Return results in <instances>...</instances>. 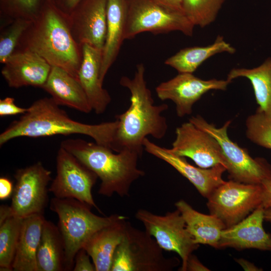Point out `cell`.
I'll return each instance as SVG.
<instances>
[{"mask_svg": "<svg viewBox=\"0 0 271 271\" xmlns=\"http://www.w3.org/2000/svg\"><path fill=\"white\" fill-rule=\"evenodd\" d=\"M12 216L9 206L1 205L0 206V223L8 218Z\"/></svg>", "mask_w": 271, "mask_h": 271, "instance_id": "obj_41", "label": "cell"}, {"mask_svg": "<svg viewBox=\"0 0 271 271\" xmlns=\"http://www.w3.org/2000/svg\"><path fill=\"white\" fill-rule=\"evenodd\" d=\"M118 124L117 119L98 124L74 120L51 97H44L34 101L25 113L1 133L0 146L19 137L78 134L88 136L112 150Z\"/></svg>", "mask_w": 271, "mask_h": 271, "instance_id": "obj_2", "label": "cell"}, {"mask_svg": "<svg viewBox=\"0 0 271 271\" xmlns=\"http://www.w3.org/2000/svg\"><path fill=\"white\" fill-rule=\"evenodd\" d=\"M143 146L147 152L166 162L187 178L205 198H208L225 182L222 176L226 169L222 164L207 169L195 167L189 164L185 157L174 154L170 149L159 146L147 138L143 141Z\"/></svg>", "mask_w": 271, "mask_h": 271, "instance_id": "obj_16", "label": "cell"}, {"mask_svg": "<svg viewBox=\"0 0 271 271\" xmlns=\"http://www.w3.org/2000/svg\"><path fill=\"white\" fill-rule=\"evenodd\" d=\"M107 0H81L69 15L72 35L82 46L102 50L106 35Z\"/></svg>", "mask_w": 271, "mask_h": 271, "instance_id": "obj_15", "label": "cell"}, {"mask_svg": "<svg viewBox=\"0 0 271 271\" xmlns=\"http://www.w3.org/2000/svg\"><path fill=\"white\" fill-rule=\"evenodd\" d=\"M262 199L261 205L264 208H271V179L264 180L261 183Z\"/></svg>", "mask_w": 271, "mask_h": 271, "instance_id": "obj_36", "label": "cell"}, {"mask_svg": "<svg viewBox=\"0 0 271 271\" xmlns=\"http://www.w3.org/2000/svg\"><path fill=\"white\" fill-rule=\"evenodd\" d=\"M124 39L149 32L155 35L179 31L192 36L194 26L183 13L168 10L153 0H127Z\"/></svg>", "mask_w": 271, "mask_h": 271, "instance_id": "obj_8", "label": "cell"}, {"mask_svg": "<svg viewBox=\"0 0 271 271\" xmlns=\"http://www.w3.org/2000/svg\"><path fill=\"white\" fill-rule=\"evenodd\" d=\"M207 271L209 269L204 266L197 258L196 256L191 254L187 262L186 271Z\"/></svg>", "mask_w": 271, "mask_h": 271, "instance_id": "obj_39", "label": "cell"}, {"mask_svg": "<svg viewBox=\"0 0 271 271\" xmlns=\"http://www.w3.org/2000/svg\"><path fill=\"white\" fill-rule=\"evenodd\" d=\"M97 178L94 172L60 147L56 157V175L49 191L55 197L75 199L100 212L92 194V187Z\"/></svg>", "mask_w": 271, "mask_h": 271, "instance_id": "obj_12", "label": "cell"}, {"mask_svg": "<svg viewBox=\"0 0 271 271\" xmlns=\"http://www.w3.org/2000/svg\"><path fill=\"white\" fill-rule=\"evenodd\" d=\"M231 81L228 79L203 80L193 73H179L174 78L160 83L156 88L161 100H172L176 105L179 117L189 115L195 102L211 90H225Z\"/></svg>", "mask_w": 271, "mask_h": 271, "instance_id": "obj_13", "label": "cell"}, {"mask_svg": "<svg viewBox=\"0 0 271 271\" xmlns=\"http://www.w3.org/2000/svg\"><path fill=\"white\" fill-rule=\"evenodd\" d=\"M31 21L19 19L1 27L0 63L4 64L14 53Z\"/></svg>", "mask_w": 271, "mask_h": 271, "instance_id": "obj_31", "label": "cell"}, {"mask_svg": "<svg viewBox=\"0 0 271 271\" xmlns=\"http://www.w3.org/2000/svg\"><path fill=\"white\" fill-rule=\"evenodd\" d=\"M60 147L96 174L101 181L98 193L104 196H128L131 184L145 174L138 167L141 156L134 152L125 150L114 154L108 147L81 139L65 140Z\"/></svg>", "mask_w": 271, "mask_h": 271, "instance_id": "obj_4", "label": "cell"}, {"mask_svg": "<svg viewBox=\"0 0 271 271\" xmlns=\"http://www.w3.org/2000/svg\"><path fill=\"white\" fill-rule=\"evenodd\" d=\"M14 187L11 180L7 177L0 178V199L5 200L12 197Z\"/></svg>", "mask_w": 271, "mask_h": 271, "instance_id": "obj_35", "label": "cell"}, {"mask_svg": "<svg viewBox=\"0 0 271 271\" xmlns=\"http://www.w3.org/2000/svg\"><path fill=\"white\" fill-rule=\"evenodd\" d=\"M42 88L59 105L67 106L85 113L93 110L78 79L61 68L52 66Z\"/></svg>", "mask_w": 271, "mask_h": 271, "instance_id": "obj_21", "label": "cell"}, {"mask_svg": "<svg viewBox=\"0 0 271 271\" xmlns=\"http://www.w3.org/2000/svg\"><path fill=\"white\" fill-rule=\"evenodd\" d=\"M145 73L144 65L140 63L132 78L122 76L120 79L119 84L130 93V103L125 111L115 116L118 124L112 150L116 153L126 150L141 157L144 150L143 141L147 136L160 140L167 131V120L162 113L168 109V105L154 104Z\"/></svg>", "mask_w": 271, "mask_h": 271, "instance_id": "obj_1", "label": "cell"}, {"mask_svg": "<svg viewBox=\"0 0 271 271\" xmlns=\"http://www.w3.org/2000/svg\"><path fill=\"white\" fill-rule=\"evenodd\" d=\"M236 49L223 37L217 36L214 42L204 46H193L181 49L168 58L165 64L176 69L179 73H193L206 60L221 53L233 54Z\"/></svg>", "mask_w": 271, "mask_h": 271, "instance_id": "obj_25", "label": "cell"}, {"mask_svg": "<svg viewBox=\"0 0 271 271\" xmlns=\"http://www.w3.org/2000/svg\"><path fill=\"white\" fill-rule=\"evenodd\" d=\"M90 256L82 248L77 252L74 259V271H96L93 263L90 259Z\"/></svg>", "mask_w": 271, "mask_h": 271, "instance_id": "obj_34", "label": "cell"}, {"mask_svg": "<svg viewBox=\"0 0 271 271\" xmlns=\"http://www.w3.org/2000/svg\"><path fill=\"white\" fill-rule=\"evenodd\" d=\"M15 100V98L11 97H7L0 100L1 116L23 114L27 111L28 108L17 106Z\"/></svg>", "mask_w": 271, "mask_h": 271, "instance_id": "obj_33", "label": "cell"}, {"mask_svg": "<svg viewBox=\"0 0 271 271\" xmlns=\"http://www.w3.org/2000/svg\"><path fill=\"white\" fill-rule=\"evenodd\" d=\"M24 51L37 54L52 66L61 68L77 79L82 58V46L72 35L69 15L53 0L31 22L15 52Z\"/></svg>", "mask_w": 271, "mask_h": 271, "instance_id": "obj_3", "label": "cell"}, {"mask_svg": "<svg viewBox=\"0 0 271 271\" xmlns=\"http://www.w3.org/2000/svg\"><path fill=\"white\" fill-rule=\"evenodd\" d=\"M264 219L267 221L271 222V208L264 209Z\"/></svg>", "mask_w": 271, "mask_h": 271, "instance_id": "obj_42", "label": "cell"}, {"mask_svg": "<svg viewBox=\"0 0 271 271\" xmlns=\"http://www.w3.org/2000/svg\"><path fill=\"white\" fill-rule=\"evenodd\" d=\"M189 121L218 142L225 167L232 180L245 184H261L264 180L271 179V166L265 159L252 158L245 149L229 139L227 131L231 120H227L219 128L207 122L200 115L192 116Z\"/></svg>", "mask_w": 271, "mask_h": 271, "instance_id": "obj_7", "label": "cell"}, {"mask_svg": "<svg viewBox=\"0 0 271 271\" xmlns=\"http://www.w3.org/2000/svg\"><path fill=\"white\" fill-rule=\"evenodd\" d=\"M264 208L261 204L237 224L223 229L218 249H257L271 251V235L263 229Z\"/></svg>", "mask_w": 271, "mask_h": 271, "instance_id": "obj_17", "label": "cell"}, {"mask_svg": "<svg viewBox=\"0 0 271 271\" xmlns=\"http://www.w3.org/2000/svg\"><path fill=\"white\" fill-rule=\"evenodd\" d=\"M50 0H0L2 27L19 19L35 20Z\"/></svg>", "mask_w": 271, "mask_h": 271, "instance_id": "obj_29", "label": "cell"}, {"mask_svg": "<svg viewBox=\"0 0 271 271\" xmlns=\"http://www.w3.org/2000/svg\"><path fill=\"white\" fill-rule=\"evenodd\" d=\"M62 11L69 15L81 0H53Z\"/></svg>", "mask_w": 271, "mask_h": 271, "instance_id": "obj_38", "label": "cell"}, {"mask_svg": "<svg viewBox=\"0 0 271 271\" xmlns=\"http://www.w3.org/2000/svg\"><path fill=\"white\" fill-rule=\"evenodd\" d=\"M136 218L142 222L145 231L167 251L176 252L182 259L180 270L186 271L189 256L199 247L187 228L185 220L178 209L158 215L144 209H139Z\"/></svg>", "mask_w": 271, "mask_h": 271, "instance_id": "obj_10", "label": "cell"}, {"mask_svg": "<svg viewBox=\"0 0 271 271\" xmlns=\"http://www.w3.org/2000/svg\"><path fill=\"white\" fill-rule=\"evenodd\" d=\"M127 219L117 214L110 223L96 231L83 246L96 271H110L114 252L125 233Z\"/></svg>", "mask_w": 271, "mask_h": 271, "instance_id": "obj_20", "label": "cell"}, {"mask_svg": "<svg viewBox=\"0 0 271 271\" xmlns=\"http://www.w3.org/2000/svg\"><path fill=\"white\" fill-rule=\"evenodd\" d=\"M23 218L12 216L0 223V270H13Z\"/></svg>", "mask_w": 271, "mask_h": 271, "instance_id": "obj_28", "label": "cell"}, {"mask_svg": "<svg viewBox=\"0 0 271 271\" xmlns=\"http://www.w3.org/2000/svg\"><path fill=\"white\" fill-rule=\"evenodd\" d=\"M82 58L77 74L92 110L98 114L106 110L111 98L100 80L102 50L90 45H82Z\"/></svg>", "mask_w": 271, "mask_h": 271, "instance_id": "obj_19", "label": "cell"}, {"mask_svg": "<svg viewBox=\"0 0 271 271\" xmlns=\"http://www.w3.org/2000/svg\"><path fill=\"white\" fill-rule=\"evenodd\" d=\"M92 207L73 198L53 197L50 208L58 216V228L65 247V270H73L75 255L98 230L110 223L117 214L99 216Z\"/></svg>", "mask_w": 271, "mask_h": 271, "instance_id": "obj_5", "label": "cell"}, {"mask_svg": "<svg viewBox=\"0 0 271 271\" xmlns=\"http://www.w3.org/2000/svg\"><path fill=\"white\" fill-rule=\"evenodd\" d=\"M237 261L245 270H261L252 263L242 258L236 259Z\"/></svg>", "mask_w": 271, "mask_h": 271, "instance_id": "obj_40", "label": "cell"}, {"mask_svg": "<svg viewBox=\"0 0 271 271\" xmlns=\"http://www.w3.org/2000/svg\"><path fill=\"white\" fill-rule=\"evenodd\" d=\"M51 173L40 162L16 171V183L9 206L12 216L25 218L44 213L48 202Z\"/></svg>", "mask_w": 271, "mask_h": 271, "instance_id": "obj_11", "label": "cell"}, {"mask_svg": "<svg viewBox=\"0 0 271 271\" xmlns=\"http://www.w3.org/2000/svg\"><path fill=\"white\" fill-rule=\"evenodd\" d=\"M175 205L183 216L194 242L218 249L221 233L226 228L223 222L213 215L195 210L183 200H179Z\"/></svg>", "mask_w": 271, "mask_h": 271, "instance_id": "obj_24", "label": "cell"}, {"mask_svg": "<svg viewBox=\"0 0 271 271\" xmlns=\"http://www.w3.org/2000/svg\"><path fill=\"white\" fill-rule=\"evenodd\" d=\"M159 5L172 11L183 13L184 0H153Z\"/></svg>", "mask_w": 271, "mask_h": 271, "instance_id": "obj_37", "label": "cell"}, {"mask_svg": "<svg viewBox=\"0 0 271 271\" xmlns=\"http://www.w3.org/2000/svg\"><path fill=\"white\" fill-rule=\"evenodd\" d=\"M262 192L261 184L231 180L211 193L207 205L210 214L219 218L226 228L242 220L261 204Z\"/></svg>", "mask_w": 271, "mask_h": 271, "instance_id": "obj_9", "label": "cell"}, {"mask_svg": "<svg viewBox=\"0 0 271 271\" xmlns=\"http://www.w3.org/2000/svg\"><path fill=\"white\" fill-rule=\"evenodd\" d=\"M176 138L170 149L174 154L192 160L200 168L219 164L225 166L221 147L216 139L190 121L176 129Z\"/></svg>", "mask_w": 271, "mask_h": 271, "instance_id": "obj_14", "label": "cell"}, {"mask_svg": "<svg viewBox=\"0 0 271 271\" xmlns=\"http://www.w3.org/2000/svg\"><path fill=\"white\" fill-rule=\"evenodd\" d=\"M127 12V0H107L106 35L102 50L100 80L103 83L115 61L124 39Z\"/></svg>", "mask_w": 271, "mask_h": 271, "instance_id": "obj_22", "label": "cell"}, {"mask_svg": "<svg viewBox=\"0 0 271 271\" xmlns=\"http://www.w3.org/2000/svg\"><path fill=\"white\" fill-rule=\"evenodd\" d=\"M238 77H245L250 81L258 105L256 111L271 119V58L251 69L233 68L228 74L227 79L232 82Z\"/></svg>", "mask_w": 271, "mask_h": 271, "instance_id": "obj_27", "label": "cell"}, {"mask_svg": "<svg viewBox=\"0 0 271 271\" xmlns=\"http://www.w3.org/2000/svg\"><path fill=\"white\" fill-rule=\"evenodd\" d=\"M246 134L253 143L271 150V119L256 111L246 120Z\"/></svg>", "mask_w": 271, "mask_h": 271, "instance_id": "obj_32", "label": "cell"}, {"mask_svg": "<svg viewBox=\"0 0 271 271\" xmlns=\"http://www.w3.org/2000/svg\"><path fill=\"white\" fill-rule=\"evenodd\" d=\"M163 249L146 231L128 221L123 239L116 248L110 271H169L176 260L166 258Z\"/></svg>", "mask_w": 271, "mask_h": 271, "instance_id": "obj_6", "label": "cell"}, {"mask_svg": "<svg viewBox=\"0 0 271 271\" xmlns=\"http://www.w3.org/2000/svg\"><path fill=\"white\" fill-rule=\"evenodd\" d=\"M45 220L43 214L23 218L13 270L38 271L36 254Z\"/></svg>", "mask_w": 271, "mask_h": 271, "instance_id": "obj_23", "label": "cell"}, {"mask_svg": "<svg viewBox=\"0 0 271 271\" xmlns=\"http://www.w3.org/2000/svg\"><path fill=\"white\" fill-rule=\"evenodd\" d=\"M38 271H64L65 247L58 228L50 221L45 220L36 254Z\"/></svg>", "mask_w": 271, "mask_h": 271, "instance_id": "obj_26", "label": "cell"}, {"mask_svg": "<svg viewBox=\"0 0 271 271\" xmlns=\"http://www.w3.org/2000/svg\"><path fill=\"white\" fill-rule=\"evenodd\" d=\"M225 0H184L183 13L193 25L204 28L216 20Z\"/></svg>", "mask_w": 271, "mask_h": 271, "instance_id": "obj_30", "label": "cell"}, {"mask_svg": "<svg viewBox=\"0 0 271 271\" xmlns=\"http://www.w3.org/2000/svg\"><path fill=\"white\" fill-rule=\"evenodd\" d=\"M52 66L37 54L28 51L15 52L4 64L1 73L12 88L31 86L43 88Z\"/></svg>", "mask_w": 271, "mask_h": 271, "instance_id": "obj_18", "label": "cell"}]
</instances>
